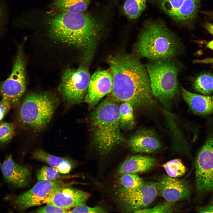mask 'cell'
Returning a JSON list of instances; mask_svg holds the SVG:
<instances>
[{
    "label": "cell",
    "instance_id": "cell-1",
    "mask_svg": "<svg viewBox=\"0 0 213 213\" xmlns=\"http://www.w3.org/2000/svg\"><path fill=\"white\" fill-rule=\"evenodd\" d=\"M113 79L109 97L114 101L126 102L134 108L150 110L156 106L144 67L135 57L118 54L107 59Z\"/></svg>",
    "mask_w": 213,
    "mask_h": 213
},
{
    "label": "cell",
    "instance_id": "cell-2",
    "mask_svg": "<svg viewBox=\"0 0 213 213\" xmlns=\"http://www.w3.org/2000/svg\"><path fill=\"white\" fill-rule=\"evenodd\" d=\"M51 15L47 23L51 36L61 42L83 49L85 54L93 48L105 27L101 19L89 12Z\"/></svg>",
    "mask_w": 213,
    "mask_h": 213
},
{
    "label": "cell",
    "instance_id": "cell-3",
    "mask_svg": "<svg viewBox=\"0 0 213 213\" xmlns=\"http://www.w3.org/2000/svg\"><path fill=\"white\" fill-rule=\"evenodd\" d=\"M180 41L164 22L149 20L144 22L135 47L141 57L151 60L172 58L180 52Z\"/></svg>",
    "mask_w": 213,
    "mask_h": 213
},
{
    "label": "cell",
    "instance_id": "cell-4",
    "mask_svg": "<svg viewBox=\"0 0 213 213\" xmlns=\"http://www.w3.org/2000/svg\"><path fill=\"white\" fill-rule=\"evenodd\" d=\"M117 102L108 97L95 107L91 115L93 141L101 154L109 153L116 145L125 141L121 131Z\"/></svg>",
    "mask_w": 213,
    "mask_h": 213
},
{
    "label": "cell",
    "instance_id": "cell-5",
    "mask_svg": "<svg viewBox=\"0 0 213 213\" xmlns=\"http://www.w3.org/2000/svg\"><path fill=\"white\" fill-rule=\"evenodd\" d=\"M59 100L56 95L49 92L28 94L17 107L18 124L34 133L41 131L51 119Z\"/></svg>",
    "mask_w": 213,
    "mask_h": 213
},
{
    "label": "cell",
    "instance_id": "cell-6",
    "mask_svg": "<svg viewBox=\"0 0 213 213\" xmlns=\"http://www.w3.org/2000/svg\"><path fill=\"white\" fill-rule=\"evenodd\" d=\"M171 58L152 60L147 65L152 93L166 108L178 95V68Z\"/></svg>",
    "mask_w": 213,
    "mask_h": 213
},
{
    "label": "cell",
    "instance_id": "cell-7",
    "mask_svg": "<svg viewBox=\"0 0 213 213\" xmlns=\"http://www.w3.org/2000/svg\"><path fill=\"white\" fill-rule=\"evenodd\" d=\"M196 191L201 200L213 193V133L206 139L195 159Z\"/></svg>",
    "mask_w": 213,
    "mask_h": 213
},
{
    "label": "cell",
    "instance_id": "cell-8",
    "mask_svg": "<svg viewBox=\"0 0 213 213\" xmlns=\"http://www.w3.org/2000/svg\"><path fill=\"white\" fill-rule=\"evenodd\" d=\"M69 185L60 180L41 181L27 191L18 195L9 196L6 199L14 208L22 211L46 204L59 190Z\"/></svg>",
    "mask_w": 213,
    "mask_h": 213
},
{
    "label": "cell",
    "instance_id": "cell-9",
    "mask_svg": "<svg viewBox=\"0 0 213 213\" xmlns=\"http://www.w3.org/2000/svg\"><path fill=\"white\" fill-rule=\"evenodd\" d=\"M16 57L9 76L0 85L2 99L8 101L12 106L17 107L26 87V63L22 45L17 47Z\"/></svg>",
    "mask_w": 213,
    "mask_h": 213
},
{
    "label": "cell",
    "instance_id": "cell-10",
    "mask_svg": "<svg viewBox=\"0 0 213 213\" xmlns=\"http://www.w3.org/2000/svg\"><path fill=\"white\" fill-rule=\"evenodd\" d=\"M91 77L85 67L68 68L65 71L58 89L67 105H71L82 101L87 93Z\"/></svg>",
    "mask_w": 213,
    "mask_h": 213
},
{
    "label": "cell",
    "instance_id": "cell-11",
    "mask_svg": "<svg viewBox=\"0 0 213 213\" xmlns=\"http://www.w3.org/2000/svg\"><path fill=\"white\" fill-rule=\"evenodd\" d=\"M158 192L156 183L143 182L141 186L134 189L120 187L116 191L115 195L117 201L126 211L134 212L150 204Z\"/></svg>",
    "mask_w": 213,
    "mask_h": 213
},
{
    "label": "cell",
    "instance_id": "cell-12",
    "mask_svg": "<svg viewBox=\"0 0 213 213\" xmlns=\"http://www.w3.org/2000/svg\"><path fill=\"white\" fill-rule=\"evenodd\" d=\"M159 7L175 21L187 23L196 17L200 0H155Z\"/></svg>",
    "mask_w": 213,
    "mask_h": 213
},
{
    "label": "cell",
    "instance_id": "cell-13",
    "mask_svg": "<svg viewBox=\"0 0 213 213\" xmlns=\"http://www.w3.org/2000/svg\"><path fill=\"white\" fill-rule=\"evenodd\" d=\"M113 85L112 74L110 69L96 71L91 77L84 101L91 107L95 106L111 93Z\"/></svg>",
    "mask_w": 213,
    "mask_h": 213
},
{
    "label": "cell",
    "instance_id": "cell-14",
    "mask_svg": "<svg viewBox=\"0 0 213 213\" xmlns=\"http://www.w3.org/2000/svg\"><path fill=\"white\" fill-rule=\"evenodd\" d=\"M156 183L158 192L167 201L173 203L190 197L191 187L185 180L168 176Z\"/></svg>",
    "mask_w": 213,
    "mask_h": 213
},
{
    "label": "cell",
    "instance_id": "cell-15",
    "mask_svg": "<svg viewBox=\"0 0 213 213\" xmlns=\"http://www.w3.org/2000/svg\"><path fill=\"white\" fill-rule=\"evenodd\" d=\"M90 196V194L87 192L68 187H64L60 189L53 195L46 204L69 209L85 205Z\"/></svg>",
    "mask_w": 213,
    "mask_h": 213
},
{
    "label": "cell",
    "instance_id": "cell-16",
    "mask_svg": "<svg viewBox=\"0 0 213 213\" xmlns=\"http://www.w3.org/2000/svg\"><path fill=\"white\" fill-rule=\"evenodd\" d=\"M5 182L12 187L22 188L28 184L30 172L26 167L18 164L11 155L8 156L1 165Z\"/></svg>",
    "mask_w": 213,
    "mask_h": 213
},
{
    "label": "cell",
    "instance_id": "cell-17",
    "mask_svg": "<svg viewBox=\"0 0 213 213\" xmlns=\"http://www.w3.org/2000/svg\"><path fill=\"white\" fill-rule=\"evenodd\" d=\"M128 144L130 150L135 153H153L159 150L162 146L155 132L147 129L136 133L129 140Z\"/></svg>",
    "mask_w": 213,
    "mask_h": 213
},
{
    "label": "cell",
    "instance_id": "cell-18",
    "mask_svg": "<svg viewBox=\"0 0 213 213\" xmlns=\"http://www.w3.org/2000/svg\"><path fill=\"white\" fill-rule=\"evenodd\" d=\"M183 99L193 112L200 115L213 113V96H205L191 93L183 88Z\"/></svg>",
    "mask_w": 213,
    "mask_h": 213
},
{
    "label": "cell",
    "instance_id": "cell-19",
    "mask_svg": "<svg viewBox=\"0 0 213 213\" xmlns=\"http://www.w3.org/2000/svg\"><path fill=\"white\" fill-rule=\"evenodd\" d=\"M156 162L153 158L140 155L133 156L123 162L119 167L117 172L121 175L145 172L153 168Z\"/></svg>",
    "mask_w": 213,
    "mask_h": 213
},
{
    "label": "cell",
    "instance_id": "cell-20",
    "mask_svg": "<svg viewBox=\"0 0 213 213\" xmlns=\"http://www.w3.org/2000/svg\"><path fill=\"white\" fill-rule=\"evenodd\" d=\"M32 157L33 159L47 163L63 174L69 172L72 169L71 162L68 159L51 154L41 149L36 150Z\"/></svg>",
    "mask_w": 213,
    "mask_h": 213
},
{
    "label": "cell",
    "instance_id": "cell-21",
    "mask_svg": "<svg viewBox=\"0 0 213 213\" xmlns=\"http://www.w3.org/2000/svg\"><path fill=\"white\" fill-rule=\"evenodd\" d=\"M90 0H67L60 1H54L49 12L50 14L58 13H79L85 12Z\"/></svg>",
    "mask_w": 213,
    "mask_h": 213
},
{
    "label": "cell",
    "instance_id": "cell-22",
    "mask_svg": "<svg viewBox=\"0 0 213 213\" xmlns=\"http://www.w3.org/2000/svg\"><path fill=\"white\" fill-rule=\"evenodd\" d=\"M133 107L130 103L122 102L119 106V121L121 129L130 130L135 125Z\"/></svg>",
    "mask_w": 213,
    "mask_h": 213
},
{
    "label": "cell",
    "instance_id": "cell-23",
    "mask_svg": "<svg viewBox=\"0 0 213 213\" xmlns=\"http://www.w3.org/2000/svg\"><path fill=\"white\" fill-rule=\"evenodd\" d=\"M147 0H125L122 9L129 19L138 18L144 9Z\"/></svg>",
    "mask_w": 213,
    "mask_h": 213
},
{
    "label": "cell",
    "instance_id": "cell-24",
    "mask_svg": "<svg viewBox=\"0 0 213 213\" xmlns=\"http://www.w3.org/2000/svg\"><path fill=\"white\" fill-rule=\"evenodd\" d=\"M193 88L196 91L204 94L213 93V74L205 73L200 75L195 80Z\"/></svg>",
    "mask_w": 213,
    "mask_h": 213
},
{
    "label": "cell",
    "instance_id": "cell-25",
    "mask_svg": "<svg viewBox=\"0 0 213 213\" xmlns=\"http://www.w3.org/2000/svg\"><path fill=\"white\" fill-rule=\"evenodd\" d=\"M168 176L178 178L184 175L187 168L181 160L177 159L170 160L162 165Z\"/></svg>",
    "mask_w": 213,
    "mask_h": 213
},
{
    "label": "cell",
    "instance_id": "cell-26",
    "mask_svg": "<svg viewBox=\"0 0 213 213\" xmlns=\"http://www.w3.org/2000/svg\"><path fill=\"white\" fill-rule=\"evenodd\" d=\"M62 174L53 167L44 166L37 171L36 177L38 181L60 180L67 178Z\"/></svg>",
    "mask_w": 213,
    "mask_h": 213
},
{
    "label": "cell",
    "instance_id": "cell-27",
    "mask_svg": "<svg viewBox=\"0 0 213 213\" xmlns=\"http://www.w3.org/2000/svg\"><path fill=\"white\" fill-rule=\"evenodd\" d=\"M142 179L136 174H122L119 180L121 187L128 189H134L141 186L143 183Z\"/></svg>",
    "mask_w": 213,
    "mask_h": 213
},
{
    "label": "cell",
    "instance_id": "cell-28",
    "mask_svg": "<svg viewBox=\"0 0 213 213\" xmlns=\"http://www.w3.org/2000/svg\"><path fill=\"white\" fill-rule=\"evenodd\" d=\"M15 135L14 125L8 122H0V145L9 143Z\"/></svg>",
    "mask_w": 213,
    "mask_h": 213
},
{
    "label": "cell",
    "instance_id": "cell-29",
    "mask_svg": "<svg viewBox=\"0 0 213 213\" xmlns=\"http://www.w3.org/2000/svg\"><path fill=\"white\" fill-rule=\"evenodd\" d=\"M173 203L167 201L159 204L152 208L142 209L135 211L134 213H170L173 209L172 204Z\"/></svg>",
    "mask_w": 213,
    "mask_h": 213
},
{
    "label": "cell",
    "instance_id": "cell-30",
    "mask_svg": "<svg viewBox=\"0 0 213 213\" xmlns=\"http://www.w3.org/2000/svg\"><path fill=\"white\" fill-rule=\"evenodd\" d=\"M106 212V210L100 206L91 207L85 205L73 208L72 209L70 210L69 213H102Z\"/></svg>",
    "mask_w": 213,
    "mask_h": 213
},
{
    "label": "cell",
    "instance_id": "cell-31",
    "mask_svg": "<svg viewBox=\"0 0 213 213\" xmlns=\"http://www.w3.org/2000/svg\"><path fill=\"white\" fill-rule=\"evenodd\" d=\"M70 209H64L55 206L47 205L46 206L38 209L33 212L44 213H69Z\"/></svg>",
    "mask_w": 213,
    "mask_h": 213
},
{
    "label": "cell",
    "instance_id": "cell-32",
    "mask_svg": "<svg viewBox=\"0 0 213 213\" xmlns=\"http://www.w3.org/2000/svg\"><path fill=\"white\" fill-rule=\"evenodd\" d=\"M12 106L7 101L3 99L0 101V122L4 119Z\"/></svg>",
    "mask_w": 213,
    "mask_h": 213
},
{
    "label": "cell",
    "instance_id": "cell-33",
    "mask_svg": "<svg viewBox=\"0 0 213 213\" xmlns=\"http://www.w3.org/2000/svg\"><path fill=\"white\" fill-rule=\"evenodd\" d=\"M7 17V10L4 5L0 2V34L5 25Z\"/></svg>",
    "mask_w": 213,
    "mask_h": 213
},
{
    "label": "cell",
    "instance_id": "cell-34",
    "mask_svg": "<svg viewBox=\"0 0 213 213\" xmlns=\"http://www.w3.org/2000/svg\"><path fill=\"white\" fill-rule=\"evenodd\" d=\"M196 210L198 213H213V198L206 204L197 207Z\"/></svg>",
    "mask_w": 213,
    "mask_h": 213
},
{
    "label": "cell",
    "instance_id": "cell-35",
    "mask_svg": "<svg viewBox=\"0 0 213 213\" xmlns=\"http://www.w3.org/2000/svg\"><path fill=\"white\" fill-rule=\"evenodd\" d=\"M193 62L194 63L210 64L213 65V57L207 58L200 60H195Z\"/></svg>",
    "mask_w": 213,
    "mask_h": 213
},
{
    "label": "cell",
    "instance_id": "cell-36",
    "mask_svg": "<svg viewBox=\"0 0 213 213\" xmlns=\"http://www.w3.org/2000/svg\"><path fill=\"white\" fill-rule=\"evenodd\" d=\"M205 27L206 30L213 36V24L207 23L205 24Z\"/></svg>",
    "mask_w": 213,
    "mask_h": 213
},
{
    "label": "cell",
    "instance_id": "cell-37",
    "mask_svg": "<svg viewBox=\"0 0 213 213\" xmlns=\"http://www.w3.org/2000/svg\"><path fill=\"white\" fill-rule=\"evenodd\" d=\"M206 46L208 48L213 50V40L207 43Z\"/></svg>",
    "mask_w": 213,
    "mask_h": 213
},
{
    "label": "cell",
    "instance_id": "cell-38",
    "mask_svg": "<svg viewBox=\"0 0 213 213\" xmlns=\"http://www.w3.org/2000/svg\"><path fill=\"white\" fill-rule=\"evenodd\" d=\"M65 0H54V1H64ZM82 0V1H87V0Z\"/></svg>",
    "mask_w": 213,
    "mask_h": 213
},
{
    "label": "cell",
    "instance_id": "cell-39",
    "mask_svg": "<svg viewBox=\"0 0 213 213\" xmlns=\"http://www.w3.org/2000/svg\"><path fill=\"white\" fill-rule=\"evenodd\" d=\"M0 95H1V94H0Z\"/></svg>",
    "mask_w": 213,
    "mask_h": 213
}]
</instances>
